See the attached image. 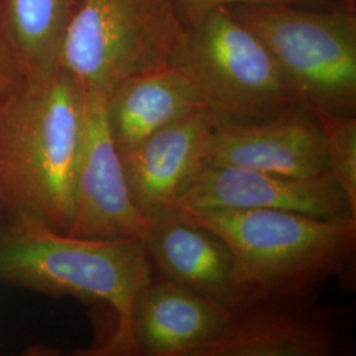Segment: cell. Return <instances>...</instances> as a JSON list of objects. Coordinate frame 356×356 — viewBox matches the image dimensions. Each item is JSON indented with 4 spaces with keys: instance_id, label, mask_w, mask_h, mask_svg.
Masks as SVG:
<instances>
[{
    "instance_id": "1",
    "label": "cell",
    "mask_w": 356,
    "mask_h": 356,
    "mask_svg": "<svg viewBox=\"0 0 356 356\" xmlns=\"http://www.w3.org/2000/svg\"><path fill=\"white\" fill-rule=\"evenodd\" d=\"M85 88L61 67L26 74L0 102V175L11 216L69 229Z\"/></svg>"
},
{
    "instance_id": "2",
    "label": "cell",
    "mask_w": 356,
    "mask_h": 356,
    "mask_svg": "<svg viewBox=\"0 0 356 356\" xmlns=\"http://www.w3.org/2000/svg\"><path fill=\"white\" fill-rule=\"evenodd\" d=\"M152 276L141 238H76L28 216H11L0 226V280L114 310L113 337L90 355L132 356V307Z\"/></svg>"
},
{
    "instance_id": "3",
    "label": "cell",
    "mask_w": 356,
    "mask_h": 356,
    "mask_svg": "<svg viewBox=\"0 0 356 356\" xmlns=\"http://www.w3.org/2000/svg\"><path fill=\"white\" fill-rule=\"evenodd\" d=\"M178 213L229 245L251 301L314 296L334 276L354 267L356 219L259 209Z\"/></svg>"
},
{
    "instance_id": "4",
    "label": "cell",
    "mask_w": 356,
    "mask_h": 356,
    "mask_svg": "<svg viewBox=\"0 0 356 356\" xmlns=\"http://www.w3.org/2000/svg\"><path fill=\"white\" fill-rule=\"evenodd\" d=\"M172 65L189 78L216 126L257 123L301 104L272 53L229 8L186 26Z\"/></svg>"
},
{
    "instance_id": "5",
    "label": "cell",
    "mask_w": 356,
    "mask_h": 356,
    "mask_svg": "<svg viewBox=\"0 0 356 356\" xmlns=\"http://www.w3.org/2000/svg\"><path fill=\"white\" fill-rule=\"evenodd\" d=\"M229 10L272 53L302 106L355 115V0L327 11L302 10L293 3Z\"/></svg>"
},
{
    "instance_id": "6",
    "label": "cell",
    "mask_w": 356,
    "mask_h": 356,
    "mask_svg": "<svg viewBox=\"0 0 356 356\" xmlns=\"http://www.w3.org/2000/svg\"><path fill=\"white\" fill-rule=\"evenodd\" d=\"M185 29L175 0H81L58 67L108 95L129 76L172 64Z\"/></svg>"
},
{
    "instance_id": "7",
    "label": "cell",
    "mask_w": 356,
    "mask_h": 356,
    "mask_svg": "<svg viewBox=\"0 0 356 356\" xmlns=\"http://www.w3.org/2000/svg\"><path fill=\"white\" fill-rule=\"evenodd\" d=\"M350 309L321 305L317 294L257 298L193 356H350Z\"/></svg>"
},
{
    "instance_id": "8",
    "label": "cell",
    "mask_w": 356,
    "mask_h": 356,
    "mask_svg": "<svg viewBox=\"0 0 356 356\" xmlns=\"http://www.w3.org/2000/svg\"><path fill=\"white\" fill-rule=\"evenodd\" d=\"M148 220L132 200L110 127L107 94L85 89L82 143L67 235L88 239L143 238Z\"/></svg>"
},
{
    "instance_id": "9",
    "label": "cell",
    "mask_w": 356,
    "mask_h": 356,
    "mask_svg": "<svg viewBox=\"0 0 356 356\" xmlns=\"http://www.w3.org/2000/svg\"><path fill=\"white\" fill-rule=\"evenodd\" d=\"M285 210L329 220L356 219L343 189L330 172L289 177L239 166L204 164L178 200V211Z\"/></svg>"
},
{
    "instance_id": "10",
    "label": "cell",
    "mask_w": 356,
    "mask_h": 356,
    "mask_svg": "<svg viewBox=\"0 0 356 356\" xmlns=\"http://www.w3.org/2000/svg\"><path fill=\"white\" fill-rule=\"evenodd\" d=\"M206 164L239 166L289 177L329 173L318 119L302 104L251 124L216 126Z\"/></svg>"
},
{
    "instance_id": "11",
    "label": "cell",
    "mask_w": 356,
    "mask_h": 356,
    "mask_svg": "<svg viewBox=\"0 0 356 356\" xmlns=\"http://www.w3.org/2000/svg\"><path fill=\"white\" fill-rule=\"evenodd\" d=\"M214 127L213 116L200 108L120 154L132 200L148 222L176 210L206 164Z\"/></svg>"
},
{
    "instance_id": "12",
    "label": "cell",
    "mask_w": 356,
    "mask_h": 356,
    "mask_svg": "<svg viewBox=\"0 0 356 356\" xmlns=\"http://www.w3.org/2000/svg\"><path fill=\"white\" fill-rule=\"evenodd\" d=\"M153 275L209 296L234 310L251 300L229 245L178 210L148 222L141 238Z\"/></svg>"
},
{
    "instance_id": "13",
    "label": "cell",
    "mask_w": 356,
    "mask_h": 356,
    "mask_svg": "<svg viewBox=\"0 0 356 356\" xmlns=\"http://www.w3.org/2000/svg\"><path fill=\"white\" fill-rule=\"evenodd\" d=\"M232 313L209 296L153 275L132 307V356H193L226 329Z\"/></svg>"
},
{
    "instance_id": "14",
    "label": "cell",
    "mask_w": 356,
    "mask_h": 356,
    "mask_svg": "<svg viewBox=\"0 0 356 356\" xmlns=\"http://www.w3.org/2000/svg\"><path fill=\"white\" fill-rule=\"evenodd\" d=\"M200 108H204L200 94L172 64L129 76L107 95L110 127L120 154Z\"/></svg>"
},
{
    "instance_id": "15",
    "label": "cell",
    "mask_w": 356,
    "mask_h": 356,
    "mask_svg": "<svg viewBox=\"0 0 356 356\" xmlns=\"http://www.w3.org/2000/svg\"><path fill=\"white\" fill-rule=\"evenodd\" d=\"M81 0H0V24L26 74L58 66L67 26Z\"/></svg>"
},
{
    "instance_id": "16",
    "label": "cell",
    "mask_w": 356,
    "mask_h": 356,
    "mask_svg": "<svg viewBox=\"0 0 356 356\" xmlns=\"http://www.w3.org/2000/svg\"><path fill=\"white\" fill-rule=\"evenodd\" d=\"M322 129L329 172L356 209V118L313 110Z\"/></svg>"
},
{
    "instance_id": "17",
    "label": "cell",
    "mask_w": 356,
    "mask_h": 356,
    "mask_svg": "<svg viewBox=\"0 0 356 356\" xmlns=\"http://www.w3.org/2000/svg\"><path fill=\"white\" fill-rule=\"evenodd\" d=\"M178 15L185 26H191L206 15L220 8H229L243 4H268V3H296V0H175Z\"/></svg>"
},
{
    "instance_id": "18",
    "label": "cell",
    "mask_w": 356,
    "mask_h": 356,
    "mask_svg": "<svg viewBox=\"0 0 356 356\" xmlns=\"http://www.w3.org/2000/svg\"><path fill=\"white\" fill-rule=\"evenodd\" d=\"M26 76L24 66L0 24V102Z\"/></svg>"
},
{
    "instance_id": "19",
    "label": "cell",
    "mask_w": 356,
    "mask_h": 356,
    "mask_svg": "<svg viewBox=\"0 0 356 356\" xmlns=\"http://www.w3.org/2000/svg\"><path fill=\"white\" fill-rule=\"evenodd\" d=\"M10 218H11V213H10L6 191H4V186H3V179H1V175H0V226L3 223H6Z\"/></svg>"
},
{
    "instance_id": "20",
    "label": "cell",
    "mask_w": 356,
    "mask_h": 356,
    "mask_svg": "<svg viewBox=\"0 0 356 356\" xmlns=\"http://www.w3.org/2000/svg\"><path fill=\"white\" fill-rule=\"evenodd\" d=\"M296 1H297V0H296Z\"/></svg>"
}]
</instances>
